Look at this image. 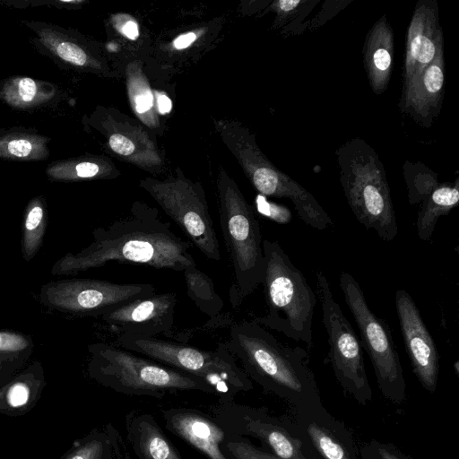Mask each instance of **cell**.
<instances>
[{"label":"cell","mask_w":459,"mask_h":459,"mask_svg":"<svg viewBox=\"0 0 459 459\" xmlns=\"http://www.w3.org/2000/svg\"><path fill=\"white\" fill-rule=\"evenodd\" d=\"M92 237L87 247L59 258L51 274H74L113 262L178 272L196 264L189 243L147 208H134L129 218L96 228Z\"/></svg>","instance_id":"cell-1"},{"label":"cell","mask_w":459,"mask_h":459,"mask_svg":"<svg viewBox=\"0 0 459 459\" xmlns=\"http://www.w3.org/2000/svg\"><path fill=\"white\" fill-rule=\"evenodd\" d=\"M247 377L264 392L281 399L289 412L323 405L306 350L280 342L253 319L231 325L221 343Z\"/></svg>","instance_id":"cell-2"},{"label":"cell","mask_w":459,"mask_h":459,"mask_svg":"<svg viewBox=\"0 0 459 459\" xmlns=\"http://www.w3.org/2000/svg\"><path fill=\"white\" fill-rule=\"evenodd\" d=\"M89 351L91 376L117 393L161 399L199 392L217 397L207 383L116 344L96 342Z\"/></svg>","instance_id":"cell-3"},{"label":"cell","mask_w":459,"mask_h":459,"mask_svg":"<svg viewBox=\"0 0 459 459\" xmlns=\"http://www.w3.org/2000/svg\"><path fill=\"white\" fill-rule=\"evenodd\" d=\"M344 195L357 221L385 241L398 232L396 216L384 166L375 150L355 137L335 152Z\"/></svg>","instance_id":"cell-4"},{"label":"cell","mask_w":459,"mask_h":459,"mask_svg":"<svg viewBox=\"0 0 459 459\" xmlns=\"http://www.w3.org/2000/svg\"><path fill=\"white\" fill-rule=\"evenodd\" d=\"M264 294L267 313L252 319L265 328L312 346V321L317 297L277 241L263 239Z\"/></svg>","instance_id":"cell-5"},{"label":"cell","mask_w":459,"mask_h":459,"mask_svg":"<svg viewBox=\"0 0 459 459\" xmlns=\"http://www.w3.org/2000/svg\"><path fill=\"white\" fill-rule=\"evenodd\" d=\"M115 344L207 383L215 390L218 402L233 401L238 394L254 387L221 343L214 351H206L159 337L122 333Z\"/></svg>","instance_id":"cell-6"},{"label":"cell","mask_w":459,"mask_h":459,"mask_svg":"<svg viewBox=\"0 0 459 459\" xmlns=\"http://www.w3.org/2000/svg\"><path fill=\"white\" fill-rule=\"evenodd\" d=\"M220 224L232 270L229 299L238 308L263 282V238L252 208L234 192L222 196Z\"/></svg>","instance_id":"cell-7"},{"label":"cell","mask_w":459,"mask_h":459,"mask_svg":"<svg viewBox=\"0 0 459 459\" xmlns=\"http://www.w3.org/2000/svg\"><path fill=\"white\" fill-rule=\"evenodd\" d=\"M339 281L359 327V341L371 361L379 391L389 402L402 404L406 400V383L388 324L370 309L359 283L351 273L342 272Z\"/></svg>","instance_id":"cell-8"},{"label":"cell","mask_w":459,"mask_h":459,"mask_svg":"<svg viewBox=\"0 0 459 459\" xmlns=\"http://www.w3.org/2000/svg\"><path fill=\"white\" fill-rule=\"evenodd\" d=\"M316 297L322 310L329 346L328 358L334 377L343 392L360 405L372 401L360 341L335 301L330 283L322 270L316 271Z\"/></svg>","instance_id":"cell-9"},{"label":"cell","mask_w":459,"mask_h":459,"mask_svg":"<svg viewBox=\"0 0 459 459\" xmlns=\"http://www.w3.org/2000/svg\"><path fill=\"white\" fill-rule=\"evenodd\" d=\"M227 434L253 437L281 459H319L298 432L290 415L275 416L264 407L217 402L210 412Z\"/></svg>","instance_id":"cell-10"},{"label":"cell","mask_w":459,"mask_h":459,"mask_svg":"<svg viewBox=\"0 0 459 459\" xmlns=\"http://www.w3.org/2000/svg\"><path fill=\"white\" fill-rule=\"evenodd\" d=\"M156 293L151 283H118L95 279H64L42 285L41 303L74 316H103L135 299Z\"/></svg>","instance_id":"cell-11"},{"label":"cell","mask_w":459,"mask_h":459,"mask_svg":"<svg viewBox=\"0 0 459 459\" xmlns=\"http://www.w3.org/2000/svg\"><path fill=\"white\" fill-rule=\"evenodd\" d=\"M394 304L412 371L421 386L433 394L439 373V355L435 342L416 303L405 290H396Z\"/></svg>","instance_id":"cell-12"},{"label":"cell","mask_w":459,"mask_h":459,"mask_svg":"<svg viewBox=\"0 0 459 459\" xmlns=\"http://www.w3.org/2000/svg\"><path fill=\"white\" fill-rule=\"evenodd\" d=\"M177 301L174 292L154 293L122 305L101 319L118 334L166 335L174 327Z\"/></svg>","instance_id":"cell-13"},{"label":"cell","mask_w":459,"mask_h":459,"mask_svg":"<svg viewBox=\"0 0 459 459\" xmlns=\"http://www.w3.org/2000/svg\"><path fill=\"white\" fill-rule=\"evenodd\" d=\"M288 414L319 459H360L352 431L329 413L324 404Z\"/></svg>","instance_id":"cell-14"},{"label":"cell","mask_w":459,"mask_h":459,"mask_svg":"<svg viewBox=\"0 0 459 459\" xmlns=\"http://www.w3.org/2000/svg\"><path fill=\"white\" fill-rule=\"evenodd\" d=\"M443 49L437 2L420 0L407 30L403 89L415 81Z\"/></svg>","instance_id":"cell-15"},{"label":"cell","mask_w":459,"mask_h":459,"mask_svg":"<svg viewBox=\"0 0 459 459\" xmlns=\"http://www.w3.org/2000/svg\"><path fill=\"white\" fill-rule=\"evenodd\" d=\"M165 212L175 221L187 238L209 260H221L212 220L204 201L195 192L157 193Z\"/></svg>","instance_id":"cell-16"},{"label":"cell","mask_w":459,"mask_h":459,"mask_svg":"<svg viewBox=\"0 0 459 459\" xmlns=\"http://www.w3.org/2000/svg\"><path fill=\"white\" fill-rule=\"evenodd\" d=\"M165 429L207 459H230L221 450L226 432L210 412L185 406L160 410Z\"/></svg>","instance_id":"cell-17"},{"label":"cell","mask_w":459,"mask_h":459,"mask_svg":"<svg viewBox=\"0 0 459 459\" xmlns=\"http://www.w3.org/2000/svg\"><path fill=\"white\" fill-rule=\"evenodd\" d=\"M445 86L444 49L407 87L403 89L400 109L422 126L429 127L439 114Z\"/></svg>","instance_id":"cell-18"},{"label":"cell","mask_w":459,"mask_h":459,"mask_svg":"<svg viewBox=\"0 0 459 459\" xmlns=\"http://www.w3.org/2000/svg\"><path fill=\"white\" fill-rule=\"evenodd\" d=\"M125 429L126 442L138 459H183L152 414L130 411Z\"/></svg>","instance_id":"cell-19"},{"label":"cell","mask_w":459,"mask_h":459,"mask_svg":"<svg viewBox=\"0 0 459 459\" xmlns=\"http://www.w3.org/2000/svg\"><path fill=\"white\" fill-rule=\"evenodd\" d=\"M394 39L385 15L378 19L367 34L363 48L365 71L373 92L383 93L393 71Z\"/></svg>","instance_id":"cell-20"},{"label":"cell","mask_w":459,"mask_h":459,"mask_svg":"<svg viewBox=\"0 0 459 459\" xmlns=\"http://www.w3.org/2000/svg\"><path fill=\"white\" fill-rule=\"evenodd\" d=\"M57 87L28 76H12L0 82V100L18 110H34L56 100Z\"/></svg>","instance_id":"cell-21"},{"label":"cell","mask_w":459,"mask_h":459,"mask_svg":"<svg viewBox=\"0 0 459 459\" xmlns=\"http://www.w3.org/2000/svg\"><path fill=\"white\" fill-rule=\"evenodd\" d=\"M459 203V178L454 183L437 180L428 188L420 201L416 229L421 240H429L438 219L447 214Z\"/></svg>","instance_id":"cell-22"},{"label":"cell","mask_w":459,"mask_h":459,"mask_svg":"<svg viewBox=\"0 0 459 459\" xmlns=\"http://www.w3.org/2000/svg\"><path fill=\"white\" fill-rule=\"evenodd\" d=\"M51 139L35 129L13 127L0 129V159L8 160L39 161L50 155Z\"/></svg>","instance_id":"cell-23"},{"label":"cell","mask_w":459,"mask_h":459,"mask_svg":"<svg viewBox=\"0 0 459 459\" xmlns=\"http://www.w3.org/2000/svg\"><path fill=\"white\" fill-rule=\"evenodd\" d=\"M48 208L44 196L33 197L26 205L21 240L22 255L25 262L38 254L45 237Z\"/></svg>","instance_id":"cell-24"},{"label":"cell","mask_w":459,"mask_h":459,"mask_svg":"<svg viewBox=\"0 0 459 459\" xmlns=\"http://www.w3.org/2000/svg\"><path fill=\"white\" fill-rule=\"evenodd\" d=\"M68 459H130V455L121 433L108 425L90 437Z\"/></svg>","instance_id":"cell-25"},{"label":"cell","mask_w":459,"mask_h":459,"mask_svg":"<svg viewBox=\"0 0 459 459\" xmlns=\"http://www.w3.org/2000/svg\"><path fill=\"white\" fill-rule=\"evenodd\" d=\"M186 294L197 308L210 317L217 316L224 307L222 299L216 293L213 281L195 265L183 271Z\"/></svg>","instance_id":"cell-26"},{"label":"cell","mask_w":459,"mask_h":459,"mask_svg":"<svg viewBox=\"0 0 459 459\" xmlns=\"http://www.w3.org/2000/svg\"><path fill=\"white\" fill-rule=\"evenodd\" d=\"M34 347L30 335L17 331H0V364L22 362Z\"/></svg>","instance_id":"cell-27"},{"label":"cell","mask_w":459,"mask_h":459,"mask_svg":"<svg viewBox=\"0 0 459 459\" xmlns=\"http://www.w3.org/2000/svg\"><path fill=\"white\" fill-rule=\"evenodd\" d=\"M221 447L230 459H281L254 445L247 437L227 433Z\"/></svg>","instance_id":"cell-28"},{"label":"cell","mask_w":459,"mask_h":459,"mask_svg":"<svg viewBox=\"0 0 459 459\" xmlns=\"http://www.w3.org/2000/svg\"><path fill=\"white\" fill-rule=\"evenodd\" d=\"M360 459H412L392 443L371 439L359 446Z\"/></svg>","instance_id":"cell-29"},{"label":"cell","mask_w":459,"mask_h":459,"mask_svg":"<svg viewBox=\"0 0 459 459\" xmlns=\"http://www.w3.org/2000/svg\"><path fill=\"white\" fill-rule=\"evenodd\" d=\"M28 377H22L14 381L6 392V400L8 404L13 408H19L26 404L30 394V386L28 383Z\"/></svg>","instance_id":"cell-30"},{"label":"cell","mask_w":459,"mask_h":459,"mask_svg":"<svg viewBox=\"0 0 459 459\" xmlns=\"http://www.w3.org/2000/svg\"><path fill=\"white\" fill-rule=\"evenodd\" d=\"M256 204L259 212L271 220L279 223H286L290 220V212L287 208L269 203L262 196L256 198Z\"/></svg>","instance_id":"cell-31"},{"label":"cell","mask_w":459,"mask_h":459,"mask_svg":"<svg viewBox=\"0 0 459 459\" xmlns=\"http://www.w3.org/2000/svg\"><path fill=\"white\" fill-rule=\"evenodd\" d=\"M108 143L111 149L120 155H130L134 150V145L132 141L120 134H112L109 137Z\"/></svg>","instance_id":"cell-32"},{"label":"cell","mask_w":459,"mask_h":459,"mask_svg":"<svg viewBox=\"0 0 459 459\" xmlns=\"http://www.w3.org/2000/svg\"><path fill=\"white\" fill-rule=\"evenodd\" d=\"M135 108L139 113H143L152 106V95L150 91H145L134 98Z\"/></svg>","instance_id":"cell-33"},{"label":"cell","mask_w":459,"mask_h":459,"mask_svg":"<svg viewBox=\"0 0 459 459\" xmlns=\"http://www.w3.org/2000/svg\"><path fill=\"white\" fill-rule=\"evenodd\" d=\"M195 39L196 35L194 32H188L177 38L174 41V46L178 49L186 48L193 43Z\"/></svg>","instance_id":"cell-34"},{"label":"cell","mask_w":459,"mask_h":459,"mask_svg":"<svg viewBox=\"0 0 459 459\" xmlns=\"http://www.w3.org/2000/svg\"><path fill=\"white\" fill-rule=\"evenodd\" d=\"M123 32L128 39H135L139 35L138 26L134 22L129 21L124 25Z\"/></svg>","instance_id":"cell-35"},{"label":"cell","mask_w":459,"mask_h":459,"mask_svg":"<svg viewBox=\"0 0 459 459\" xmlns=\"http://www.w3.org/2000/svg\"><path fill=\"white\" fill-rule=\"evenodd\" d=\"M171 100L165 95H160L158 98V108L161 114L169 113L171 109Z\"/></svg>","instance_id":"cell-36"},{"label":"cell","mask_w":459,"mask_h":459,"mask_svg":"<svg viewBox=\"0 0 459 459\" xmlns=\"http://www.w3.org/2000/svg\"><path fill=\"white\" fill-rule=\"evenodd\" d=\"M4 365H1V364H0V370H1V369H3V368H4Z\"/></svg>","instance_id":"cell-37"}]
</instances>
